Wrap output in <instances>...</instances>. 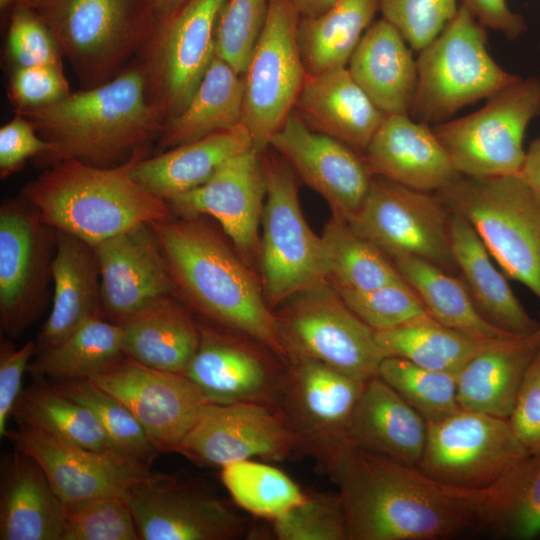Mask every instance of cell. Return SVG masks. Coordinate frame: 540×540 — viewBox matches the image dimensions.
<instances>
[{"instance_id":"1","label":"cell","mask_w":540,"mask_h":540,"mask_svg":"<svg viewBox=\"0 0 540 540\" xmlns=\"http://www.w3.org/2000/svg\"><path fill=\"white\" fill-rule=\"evenodd\" d=\"M310 454L338 488L349 540H439L475 530L459 492L415 466L363 451L345 436Z\"/></svg>"},{"instance_id":"2","label":"cell","mask_w":540,"mask_h":540,"mask_svg":"<svg viewBox=\"0 0 540 540\" xmlns=\"http://www.w3.org/2000/svg\"><path fill=\"white\" fill-rule=\"evenodd\" d=\"M177 293L211 322L244 334L289 362L276 314L234 246L202 216L149 224Z\"/></svg>"},{"instance_id":"3","label":"cell","mask_w":540,"mask_h":540,"mask_svg":"<svg viewBox=\"0 0 540 540\" xmlns=\"http://www.w3.org/2000/svg\"><path fill=\"white\" fill-rule=\"evenodd\" d=\"M26 118L48 149L32 159L39 168L76 160L111 167L158 139L163 123L149 105L137 63L112 80L39 108L14 110Z\"/></svg>"},{"instance_id":"4","label":"cell","mask_w":540,"mask_h":540,"mask_svg":"<svg viewBox=\"0 0 540 540\" xmlns=\"http://www.w3.org/2000/svg\"><path fill=\"white\" fill-rule=\"evenodd\" d=\"M148 152L149 148L139 149L111 167L60 162L28 182L21 195L48 226L94 247L139 225L172 217L168 203L132 176L134 165Z\"/></svg>"},{"instance_id":"5","label":"cell","mask_w":540,"mask_h":540,"mask_svg":"<svg viewBox=\"0 0 540 540\" xmlns=\"http://www.w3.org/2000/svg\"><path fill=\"white\" fill-rule=\"evenodd\" d=\"M83 89L104 84L139 54L158 24L153 0H28Z\"/></svg>"},{"instance_id":"6","label":"cell","mask_w":540,"mask_h":540,"mask_svg":"<svg viewBox=\"0 0 540 540\" xmlns=\"http://www.w3.org/2000/svg\"><path fill=\"white\" fill-rule=\"evenodd\" d=\"M436 194L473 226L503 273L540 302V203L524 180L461 175Z\"/></svg>"},{"instance_id":"7","label":"cell","mask_w":540,"mask_h":540,"mask_svg":"<svg viewBox=\"0 0 540 540\" xmlns=\"http://www.w3.org/2000/svg\"><path fill=\"white\" fill-rule=\"evenodd\" d=\"M485 27L461 4L440 34L419 51L417 88L409 115L425 124L447 120L520 77L490 55Z\"/></svg>"},{"instance_id":"8","label":"cell","mask_w":540,"mask_h":540,"mask_svg":"<svg viewBox=\"0 0 540 540\" xmlns=\"http://www.w3.org/2000/svg\"><path fill=\"white\" fill-rule=\"evenodd\" d=\"M266 197L259 243L261 287L272 308L328 281L325 242L307 224L297 176L279 155L262 152Z\"/></svg>"},{"instance_id":"9","label":"cell","mask_w":540,"mask_h":540,"mask_svg":"<svg viewBox=\"0 0 540 540\" xmlns=\"http://www.w3.org/2000/svg\"><path fill=\"white\" fill-rule=\"evenodd\" d=\"M540 114V79L519 78L479 110L431 126L460 175L485 178L518 174L525 131Z\"/></svg>"},{"instance_id":"10","label":"cell","mask_w":540,"mask_h":540,"mask_svg":"<svg viewBox=\"0 0 540 540\" xmlns=\"http://www.w3.org/2000/svg\"><path fill=\"white\" fill-rule=\"evenodd\" d=\"M276 317L289 362L315 360L361 381L378 376L385 356L375 331L329 281L293 296Z\"/></svg>"},{"instance_id":"11","label":"cell","mask_w":540,"mask_h":540,"mask_svg":"<svg viewBox=\"0 0 540 540\" xmlns=\"http://www.w3.org/2000/svg\"><path fill=\"white\" fill-rule=\"evenodd\" d=\"M225 1L189 0L158 22L138 54L147 101L163 126L185 108L216 56Z\"/></svg>"},{"instance_id":"12","label":"cell","mask_w":540,"mask_h":540,"mask_svg":"<svg viewBox=\"0 0 540 540\" xmlns=\"http://www.w3.org/2000/svg\"><path fill=\"white\" fill-rule=\"evenodd\" d=\"M300 16L290 0H270L263 29L243 73L242 124L262 153L293 112L306 80L297 30Z\"/></svg>"},{"instance_id":"13","label":"cell","mask_w":540,"mask_h":540,"mask_svg":"<svg viewBox=\"0 0 540 540\" xmlns=\"http://www.w3.org/2000/svg\"><path fill=\"white\" fill-rule=\"evenodd\" d=\"M450 215L436 193L372 176L361 208L348 223L392 261L416 257L457 275Z\"/></svg>"},{"instance_id":"14","label":"cell","mask_w":540,"mask_h":540,"mask_svg":"<svg viewBox=\"0 0 540 540\" xmlns=\"http://www.w3.org/2000/svg\"><path fill=\"white\" fill-rule=\"evenodd\" d=\"M427 425L417 468L444 486L483 489L529 455L508 419L460 408Z\"/></svg>"},{"instance_id":"15","label":"cell","mask_w":540,"mask_h":540,"mask_svg":"<svg viewBox=\"0 0 540 540\" xmlns=\"http://www.w3.org/2000/svg\"><path fill=\"white\" fill-rule=\"evenodd\" d=\"M56 230L22 195L0 208V322L11 338L41 314L51 278Z\"/></svg>"},{"instance_id":"16","label":"cell","mask_w":540,"mask_h":540,"mask_svg":"<svg viewBox=\"0 0 540 540\" xmlns=\"http://www.w3.org/2000/svg\"><path fill=\"white\" fill-rule=\"evenodd\" d=\"M126 499L140 540H233L248 532L246 519L226 502L177 475L150 473Z\"/></svg>"},{"instance_id":"17","label":"cell","mask_w":540,"mask_h":540,"mask_svg":"<svg viewBox=\"0 0 540 540\" xmlns=\"http://www.w3.org/2000/svg\"><path fill=\"white\" fill-rule=\"evenodd\" d=\"M88 379L126 405L158 453H177L211 404L186 375L153 369L125 355Z\"/></svg>"},{"instance_id":"18","label":"cell","mask_w":540,"mask_h":540,"mask_svg":"<svg viewBox=\"0 0 540 540\" xmlns=\"http://www.w3.org/2000/svg\"><path fill=\"white\" fill-rule=\"evenodd\" d=\"M304 447L303 439L266 404L211 403L177 453L197 466L222 468L255 457L283 460Z\"/></svg>"},{"instance_id":"19","label":"cell","mask_w":540,"mask_h":540,"mask_svg":"<svg viewBox=\"0 0 540 540\" xmlns=\"http://www.w3.org/2000/svg\"><path fill=\"white\" fill-rule=\"evenodd\" d=\"M33 458L64 505L100 496H123L149 475L151 462L115 451H98L19 425L7 436Z\"/></svg>"},{"instance_id":"20","label":"cell","mask_w":540,"mask_h":540,"mask_svg":"<svg viewBox=\"0 0 540 540\" xmlns=\"http://www.w3.org/2000/svg\"><path fill=\"white\" fill-rule=\"evenodd\" d=\"M199 325L200 344L184 375L211 403L256 402L273 409L287 365L260 344L244 342L242 333Z\"/></svg>"},{"instance_id":"21","label":"cell","mask_w":540,"mask_h":540,"mask_svg":"<svg viewBox=\"0 0 540 540\" xmlns=\"http://www.w3.org/2000/svg\"><path fill=\"white\" fill-rule=\"evenodd\" d=\"M266 197L262 153L253 147L222 163L202 186L167 201L179 217L211 216L247 265L258 257Z\"/></svg>"},{"instance_id":"22","label":"cell","mask_w":540,"mask_h":540,"mask_svg":"<svg viewBox=\"0 0 540 540\" xmlns=\"http://www.w3.org/2000/svg\"><path fill=\"white\" fill-rule=\"evenodd\" d=\"M93 248L100 273L102 318L121 325L177 293L149 224L117 234Z\"/></svg>"},{"instance_id":"23","label":"cell","mask_w":540,"mask_h":540,"mask_svg":"<svg viewBox=\"0 0 540 540\" xmlns=\"http://www.w3.org/2000/svg\"><path fill=\"white\" fill-rule=\"evenodd\" d=\"M269 146L297 177L327 201L332 214L349 221L359 211L372 180L360 153L311 130L294 111Z\"/></svg>"},{"instance_id":"24","label":"cell","mask_w":540,"mask_h":540,"mask_svg":"<svg viewBox=\"0 0 540 540\" xmlns=\"http://www.w3.org/2000/svg\"><path fill=\"white\" fill-rule=\"evenodd\" d=\"M366 381L311 359L291 360L273 410L303 439L304 451L345 436Z\"/></svg>"},{"instance_id":"25","label":"cell","mask_w":540,"mask_h":540,"mask_svg":"<svg viewBox=\"0 0 540 540\" xmlns=\"http://www.w3.org/2000/svg\"><path fill=\"white\" fill-rule=\"evenodd\" d=\"M362 157L372 176L425 192L461 176L431 126L409 114L386 115Z\"/></svg>"},{"instance_id":"26","label":"cell","mask_w":540,"mask_h":540,"mask_svg":"<svg viewBox=\"0 0 540 540\" xmlns=\"http://www.w3.org/2000/svg\"><path fill=\"white\" fill-rule=\"evenodd\" d=\"M427 426L413 407L376 376L365 382L345 437L363 451L417 467Z\"/></svg>"},{"instance_id":"27","label":"cell","mask_w":540,"mask_h":540,"mask_svg":"<svg viewBox=\"0 0 540 540\" xmlns=\"http://www.w3.org/2000/svg\"><path fill=\"white\" fill-rule=\"evenodd\" d=\"M294 109L313 130L341 141L361 155L386 116L347 67L307 76Z\"/></svg>"},{"instance_id":"28","label":"cell","mask_w":540,"mask_h":540,"mask_svg":"<svg viewBox=\"0 0 540 540\" xmlns=\"http://www.w3.org/2000/svg\"><path fill=\"white\" fill-rule=\"evenodd\" d=\"M51 279L52 309L36 342L38 351L60 343L86 321L102 317L100 273L91 245L56 230Z\"/></svg>"},{"instance_id":"29","label":"cell","mask_w":540,"mask_h":540,"mask_svg":"<svg viewBox=\"0 0 540 540\" xmlns=\"http://www.w3.org/2000/svg\"><path fill=\"white\" fill-rule=\"evenodd\" d=\"M65 506L41 466L15 449L1 464L0 539L62 540Z\"/></svg>"},{"instance_id":"30","label":"cell","mask_w":540,"mask_h":540,"mask_svg":"<svg viewBox=\"0 0 540 540\" xmlns=\"http://www.w3.org/2000/svg\"><path fill=\"white\" fill-rule=\"evenodd\" d=\"M450 239L458 274L480 314L499 330L525 336L540 329L511 289L486 245L461 215L451 212Z\"/></svg>"},{"instance_id":"31","label":"cell","mask_w":540,"mask_h":540,"mask_svg":"<svg viewBox=\"0 0 540 540\" xmlns=\"http://www.w3.org/2000/svg\"><path fill=\"white\" fill-rule=\"evenodd\" d=\"M412 48L384 18L373 22L353 52L347 69L385 114H409L417 88Z\"/></svg>"},{"instance_id":"32","label":"cell","mask_w":540,"mask_h":540,"mask_svg":"<svg viewBox=\"0 0 540 540\" xmlns=\"http://www.w3.org/2000/svg\"><path fill=\"white\" fill-rule=\"evenodd\" d=\"M540 348V329L498 341L456 374L460 408L508 419L525 374Z\"/></svg>"},{"instance_id":"33","label":"cell","mask_w":540,"mask_h":540,"mask_svg":"<svg viewBox=\"0 0 540 540\" xmlns=\"http://www.w3.org/2000/svg\"><path fill=\"white\" fill-rule=\"evenodd\" d=\"M457 491L475 530L512 540L540 535V455H528L488 487Z\"/></svg>"},{"instance_id":"34","label":"cell","mask_w":540,"mask_h":540,"mask_svg":"<svg viewBox=\"0 0 540 540\" xmlns=\"http://www.w3.org/2000/svg\"><path fill=\"white\" fill-rule=\"evenodd\" d=\"M251 147L250 134L241 123L154 157L145 156L134 165L132 176L167 202L202 186L227 159Z\"/></svg>"},{"instance_id":"35","label":"cell","mask_w":540,"mask_h":540,"mask_svg":"<svg viewBox=\"0 0 540 540\" xmlns=\"http://www.w3.org/2000/svg\"><path fill=\"white\" fill-rule=\"evenodd\" d=\"M120 326L123 354L157 370L185 374L200 344L199 323L173 297L154 303Z\"/></svg>"},{"instance_id":"36","label":"cell","mask_w":540,"mask_h":540,"mask_svg":"<svg viewBox=\"0 0 540 540\" xmlns=\"http://www.w3.org/2000/svg\"><path fill=\"white\" fill-rule=\"evenodd\" d=\"M243 75L215 56L185 108L164 124L159 147L168 150L242 123Z\"/></svg>"},{"instance_id":"37","label":"cell","mask_w":540,"mask_h":540,"mask_svg":"<svg viewBox=\"0 0 540 540\" xmlns=\"http://www.w3.org/2000/svg\"><path fill=\"white\" fill-rule=\"evenodd\" d=\"M377 10L378 0H339L317 17L300 18L297 40L306 75L347 67Z\"/></svg>"},{"instance_id":"38","label":"cell","mask_w":540,"mask_h":540,"mask_svg":"<svg viewBox=\"0 0 540 540\" xmlns=\"http://www.w3.org/2000/svg\"><path fill=\"white\" fill-rule=\"evenodd\" d=\"M393 262L438 323L481 339L514 336L499 330L480 314L459 276L416 257H402Z\"/></svg>"},{"instance_id":"39","label":"cell","mask_w":540,"mask_h":540,"mask_svg":"<svg viewBox=\"0 0 540 540\" xmlns=\"http://www.w3.org/2000/svg\"><path fill=\"white\" fill-rule=\"evenodd\" d=\"M375 337L385 357L403 358L455 375L474 356L504 339L473 337L448 328L430 316L393 329L375 331Z\"/></svg>"},{"instance_id":"40","label":"cell","mask_w":540,"mask_h":540,"mask_svg":"<svg viewBox=\"0 0 540 540\" xmlns=\"http://www.w3.org/2000/svg\"><path fill=\"white\" fill-rule=\"evenodd\" d=\"M123 355L121 326L94 317L60 343L39 351L28 371L49 382L88 379Z\"/></svg>"},{"instance_id":"41","label":"cell","mask_w":540,"mask_h":540,"mask_svg":"<svg viewBox=\"0 0 540 540\" xmlns=\"http://www.w3.org/2000/svg\"><path fill=\"white\" fill-rule=\"evenodd\" d=\"M11 416L18 425L73 444L98 451L119 452L87 407L64 395L46 380L36 379L22 391Z\"/></svg>"},{"instance_id":"42","label":"cell","mask_w":540,"mask_h":540,"mask_svg":"<svg viewBox=\"0 0 540 540\" xmlns=\"http://www.w3.org/2000/svg\"><path fill=\"white\" fill-rule=\"evenodd\" d=\"M322 238L329 261L328 281L336 289L367 291L403 279L394 262L345 219L332 214Z\"/></svg>"},{"instance_id":"43","label":"cell","mask_w":540,"mask_h":540,"mask_svg":"<svg viewBox=\"0 0 540 540\" xmlns=\"http://www.w3.org/2000/svg\"><path fill=\"white\" fill-rule=\"evenodd\" d=\"M220 469L221 481L234 502L259 518L273 521L308 495L282 470L252 459Z\"/></svg>"},{"instance_id":"44","label":"cell","mask_w":540,"mask_h":540,"mask_svg":"<svg viewBox=\"0 0 540 540\" xmlns=\"http://www.w3.org/2000/svg\"><path fill=\"white\" fill-rule=\"evenodd\" d=\"M378 376L427 423L460 409L455 374L431 370L403 358L386 356L380 363Z\"/></svg>"},{"instance_id":"45","label":"cell","mask_w":540,"mask_h":540,"mask_svg":"<svg viewBox=\"0 0 540 540\" xmlns=\"http://www.w3.org/2000/svg\"><path fill=\"white\" fill-rule=\"evenodd\" d=\"M50 383L64 395L87 407L120 453L149 462L158 453L144 428L126 405L91 380Z\"/></svg>"},{"instance_id":"46","label":"cell","mask_w":540,"mask_h":540,"mask_svg":"<svg viewBox=\"0 0 540 540\" xmlns=\"http://www.w3.org/2000/svg\"><path fill=\"white\" fill-rule=\"evenodd\" d=\"M64 506L62 540H140L126 497L100 496Z\"/></svg>"},{"instance_id":"47","label":"cell","mask_w":540,"mask_h":540,"mask_svg":"<svg viewBox=\"0 0 540 540\" xmlns=\"http://www.w3.org/2000/svg\"><path fill=\"white\" fill-rule=\"evenodd\" d=\"M336 290L345 304L374 331L393 329L430 316L404 279L367 291Z\"/></svg>"},{"instance_id":"48","label":"cell","mask_w":540,"mask_h":540,"mask_svg":"<svg viewBox=\"0 0 540 540\" xmlns=\"http://www.w3.org/2000/svg\"><path fill=\"white\" fill-rule=\"evenodd\" d=\"M270 0H226L216 26V55L243 75L263 29Z\"/></svg>"},{"instance_id":"49","label":"cell","mask_w":540,"mask_h":540,"mask_svg":"<svg viewBox=\"0 0 540 540\" xmlns=\"http://www.w3.org/2000/svg\"><path fill=\"white\" fill-rule=\"evenodd\" d=\"M279 540H349L339 495H307L306 499L273 520Z\"/></svg>"},{"instance_id":"50","label":"cell","mask_w":540,"mask_h":540,"mask_svg":"<svg viewBox=\"0 0 540 540\" xmlns=\"http://www.w3.org/2000/svg\"><path fill=\"white\" fill-rule=\"evenodd\" d=\"M458 7L457 0H378L382 18L418 52L440 34Z\"/></svg>"},{"instance_id":"51","label":"cell","mask_w":540,"mask_h":540,"mask_svg":"<svg viewBox=\"0 0 540 540\" xmlns=\"http://www.w3.org/2000/svg\"><path fill=\"white\" fill-rule=\"evenodd\" d=\"M9 16L6 51L11 69L62 66V54L52 33L31 7L19 5Z\"/></svg>"},{"instance_id":"52","label":"cell","mask_w":540,"mask_h":540,"mask_svg":"<svg viewBox=\"0 0 540 540\" xmlns=\"http://www.w3.org/2000/svg\"><path fill=\"white\" fill-rule=\"evenodd\" d=\"M70 93L62 66L39 65L11 69L8 97L14 110L47 106Z\"/></svg>"},{"instance_id":"53","label":"cell","mask_w":540,"mask_h":540,"mask_svg":"<svg viewBox=\"0 0 540 540\" xmlns=\"http://www.w3.org/2000/svg\"><path fill=\"white\" fill-rule=\"evenodd\" d=\"M508 421L529 455H540V348L531 362Z\"/></svg>"},{"instance_id":"54","label":"cell","mask_w":540,"mask_h":540,"mask_svg":"<svg viewBox=\"0 0 540 540\" xmlns=\"http://www.w3.org/2000/svg\"><path fill=\"white\" fill-rule=\"evenodd\" d=\"M48 149V144L23 116L15 117L0 129V174L2 178L20 170L28 159Z\"/></svg>"},{"instance_id":"55","label":"cell","mask_w":540,"mask_h":540,"mask_svg":"<svg viewBox=\"0 0 540 540\" xmlns=\"http://www.w3.org/2000/svg\"><path fill=\"white\" fill-rule=\"evenodd\" d=\"M37 350L34 341L16 349L9 341L0 345V436L6 437L7 423L22 393V379L28 371L30 359Z\"/></svg>"},{"instance_id":"56","label":"cell","mask_w":540,"mask_h":540,"mask_svg":"<svg viewBox=\"0 0 540 540\" xmlns=\"http://www.w3.org/2000/svg\"><path fill=\"white\" fill-rule=\"evenodd\" d=\"M462 4L482 26L508 39L519 37L527 29L524 18L512 11L506 0H462Z\"/></svg>"},{"instance_id":"57","label":"cell","mask_w":540,"mask_h":540,"mask_svg":"<svg viewBox=\"0 0 540 540\" xmlns=\"http://www.w3.org/2000/svg\"><path fill=\"white\" fill-rule=\"evenodd\" d=\"M518 175L540 203V137L530 144Z\"/></svg>"},{"instance_id":"58","label":"cell","mask_w":540,"mask_h":540,"mask_svg":"<svg viewBox=\"0 0 540 540\" xmlns=\"http://www.w3.org/2000/svg\"><path fill=\"white\" fill-rule=\"evenodd\" d=\"M297 10L300 18L317 17L330 8L339 0H290Z\"/></svg>"},{"instance_id":"59","label":"cell","mask_w":540,"mask_h":540,"mask_svg":"<svg viewBox=\"0 0 540 540\" xmlns=\"http://www.w3.org/2000/svg\"><path fill=\"white\" fill-rule=\"evenodd\" d=\"M189 0H153L158 21L165 20L180 10Z\"/></svg>"},{"instance_id":"60","label":"cell","mask_w":540,"mask_h":540,"mask_svg":"<svg viewBox=\"0 0 540 540\" xmlns=\"http://www.w3.org/2000/svg\"><path fill=\"white\" fill-rule=\"evenodd\" d=\"M28 0H0V11L1 14L5 15L19 5H25Z\"/></svg>"}]
</instances>
